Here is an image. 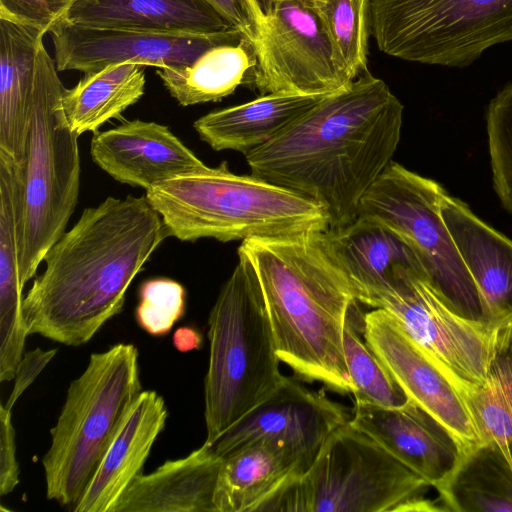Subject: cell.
<instances>
[{
  "mask_svg": "<svg viewBox=\"0 0 512 512\" xmlns=\"http://www.w3.org/2000/svg\"><path fill=\"white\" fill-rule=\"evenodd\" d=\"M186 290L177 281L158 277L144 281L139 288L135 310L137 324L152 336H164L185 314Z\"/></svg>",
  "mask_w": 512,
  "mask_h": 512,
  "instance_id": "33",
  "label": "cell"
},
{
  "mask_svg": "<svg viewBox=\"0 0 512 512\" xmlns=\"http://www.w3.org/2000/svg\"><path fill=\"white\" fill-rule=\"evenodd\" d=\"M350 417L351 411L325 392L286 377L274 393L212 446L223 457L242 445L269 440L294 450L311 465L328 436Z\"/></svg>",
  "mask_w": 512,
  "mask_h": 512,
  "instance_id": "15",
  "label": "cell"
},
{
  "mask_svg": "<svg viewBox=\"0 0 512 512\" xmlns=\"http://www.w3.org/2000/svg\"><path fill=\"white\" fill-rule=\"evenodd\" d=\"M15 430L11 410L0 406V496L10 494L19 483Z\"/></svg>",
  "mask_w": 512,
  "mask_h": 512,
  "instance_id": "35",
  "label": "cell"
},
{
  "mask_svg": "<svg viewBox=\"0 0 512 512\" xmlns=\"http://www.w3.org/2000/svg\"><path fill=\"white\" fill-rule=\"evenodd\" d=\"M372 308L392 314L407 333L469 390L481 385L496 330L452 310L418 270H408Z\"/></svg>",
  "mask_w": 512,
  "mask_h": 512,
  "instance_id": "12",
  "label": "cell"
},
{
  "mask_svg": "<svg viewBox=\"0 0 512 512\" xmlns=\"http://www.w3.org/2000/svg\"><path fill=\"white\" fill-rule=\"evenodd\" d=\"M256 26V64L244 84L260 95H324L353 79L311 0H246Z\"/></svg>",
  "mask_w": 512,
  "mask_h": 512,
  "instance_id": "11",
  "label": "cell"
},
{
  "mask_svg": "<svg viewBox=\"0 0 512 512\" xmlns=\"http://www.w3.org/2000/svg\"><path fill=\"white\" fill-rule=\"evenodd\" d=\"M325 95L275 92L240 105L211 111L194 123L200 139L215 151L243 153L268 143Z\"/></svg>",
  "mask_w": 512,
  "mask_h": 512,
  "instance_id": "24",
  "label": "cell"
},
{
  "mask_svg": "<svg viewBox=\"0 0 512 512\" xmlns=\"http://www.w3.org/2000/svg\"><path fill=\"white\" fill-rule=\"evenodd\" d=\"M256 61L253 45L243 38L214 46L190 64L161 67L156 73L179 105L190 106L234 93Z\"/></svg>",
  "mask_w": 512,
  "mask_h": 512,
  "instance_id": "27",
  "label": "cell"
},
{
  "mask_svg": "<svg viewBox=\"0 0 512 512\" xmlns=\"http://www.w3.org/2000/svg\"><path fill=\"white\" fill-rule=\"evenodd\" d=\"M403 111L367 71L245 154L246 162L253 176L318 203L328 229H338L357 219L362 197L392 161Z\"/></svg>",
  "mask_w": 512,
  "mask_h": 512,
  "instance_id": "1",
  "label": "cell"
},
{
  "mask_svg": "<svg viewBox=\"0 0 512 512\" xmlns=\"http://www.w3.org/2000/svg\"><path fill=\"white\" fill-rule=\"evenodd\" d=\"M44 35L34 27L0 18V151L18 163L25 151Z\"/></svg>",
  "mask_w": 512,
  "mask_h": 512,
  "instance_id": "25",
  "label": "cell"
},
{
  "mask_svg": "<svg viewBox=\"0 0 512 512\" xmlns=\"http://www.w3.org/2000/svg\"><path fill=\"white\" fill-rule=\"evenodd\" d=\"M222 457L204 442L187 456L142 473L126 489L114 512H216Z\"/></svg>",
  "mask_w": 512,
  "mask_h": 512,
  "instance_id": "22",
  "label": "cell"
},
{
  "mask_svg": "<svg viewBox=\"0 0 512 512\" xmlns=\"http://www.w3.org/2000/svg\"><path fill=\"white\" fill-rule=\"evenodd\" d=\"M370 31L389 56L465 67L512 41V0H371Z\"/></svg>",
  "mask_w": 512,
  "mask_h": 512,
  "instance_id": "10",
  "label": "cell"
},
{
  "mask_svg": "<svg viewBox=\"0 0 512 512\" xmlns=\"http://www.w3.org/2000/svg\"><path fill=\"white\" fill-rule=\"evenodd\" d=\"M90 154L94 163L114 180L145 191L206 166L168 126L139 119L96 132Z\"/></svg>",
  "mask_w": 512,
  "mask_h": 512,
  "instance_id": "17",
  "label": "cell"
},
{
  "mask_svg": "<svg viewBox=\"0 0 512 512\" xmlns=\"http://www.w3.org/2000/svg\"><path fill=\"white\" fill-rule=\"evenodd\" d=\"M446 193L437 181L391 161L362 197L358 217L399 236L445 303L462 317L489 327L482 295L441 216Z\"/></svg>",
  "mask_w": 512,
  "mask_h": 512,
  "instance_id": "9",
  "label": "cell"
},
{
  "mask_svg": "<svg viewBox=\"0 0 512 512\" xmlns=\"http://www.w3.org/2000/svg\"><path fill=\"white\" fill-rule=\"evenodd\" d=\"M168 236L145 195L85 208L52 245L23 297L28 335L81 346L122 311L136 275Z\"/></svg>",
  "mask_w": 512,
  "mask_h": 512,
  "instance_id": "2",
  "label": "cell"
},
{
  "mask_svg": "<svg viewBox=\"0 0 512 512\" xmlns=\"http://www.w3.org/2000/svg\"><path fill=\"white\" fill-rule=\"evenodd\" d=\"M141 391L135 345L117 343L90 355L84 371L69 385L42 459L48 500L72 510Z\"/></svg>",
  "mask_w": 512,
  "mask_h": 512,
  "instance_id": "8",
  "label": "cell"
},
{
  "mask_svg": "<svg viewBox=\"0 0 512 512\" xmlns=\"http://www.w3.org/2000/svg\"><path fill=\"white\" fill-rule=\"evenodd\" d=\"M435 489L443 511L512 512V460L493 441L471 444Z\"/></svg>",
  "mask_w": 512,
  "mask_h": 512,
  "instance_id": "26",
  "label": "cell"
},
{
  "mask_svg": "<svg viewBox=\"0 0 512 512\" xmlns=\"http://www.w3.org/2000/svg\"><path fill=\"white\" fill-rule=\"evenodd\" d=\"M363 335L410 400L444 425L462 448L481 441L464 395L470 390L431 357L388 311L363 316Z\"/></svg>",
  "mask_w": 512,
  "mask_h": 512,
  "instance_id": "13",
  "label": "cell"
},
{
  "mask_svg": "<svg viewBox=\"0 0 512 512\" xmlns=\"http://www.w3.org/2000/svg\"><path fill=\"white\" fill-rule=\"evenodd\" d=\"M145 196L168 236L186 242L243 241L329 228L325 209L315 201L252 174L237 175L226 162L159 182Z\"/></svg>",
  "mask_w": 512,
  "mask_h": 512,
  "instance_id": "4",
  "label": "cell"
},
{
  "mask_svg": "<svg viewBox=\"0 0 512 512\" xmlns=\"http://www.w3.org/2000/svg\"><path fill=\"white\" fill-rule=\"evenodd\" d=\"M44 45L38 55L25 151L20 168L19 274L25 285L63 235L80 189L78 135L66 119L65 90Z\"/></svg>",
  "mask_w": 512,
  "mask_h": 512,
  "instance_id": "6",
  "label": "cell"
},
{
  "mask_svg": "<svg viewBox=\"0 0 512 512\" xmlns=\"http://www.w3.org/2000/svg\"><path fill=\"white\" fill-rule=\"evenodd\" d=\"M464 400L481 441L497 443L512 460V321L496 330L486 378Z\"/></svg>",
  "mask_w": 512,
  "mask_h": 512,
  "instance_id": "29",
  "label": "cell"
},
{
  "mask_svg": "<svg viewBox=\"0 0 512 512\" xmlns=\"http://www.w3.org/2000/svg\"><path fill=\"white\" fill-rule=\"evenodd\" d=\"M141 65L121 63L84 73L72 88H65L62 106L71 129L78 135L98 132L107 121L118 118L145 92Z\"/></svg>",
  "mask_w": 512,
  "mask_h": 512,
  "instance_id": "28",
  "label": "cell"
},
{
  "mask_svg": "<svg viewBox=\"0 0 512 512\" xmlns=\"http://www.w3.org/2000/svg\"><path fill=\"white\" fill-rule=\"evenodd\" d=\"M49 33L57 70L83 73L121 63L157 68L187 65L214 46L245 38L237 29L207 35L160 34L88 27L65 18Z\"/></svg>",
  "mask_w": 512,
  "mask_h": 512,
  "instance_id": "14",
  "label": "cell"
},
{
  "mask_svg": "<svg viewBox=\"0 0 512 512\" xmlns=\"http://www.w3.org/2000/svg\"><path fill=\"white\" fill-rule=\"evenodd\" d=\"M441 216L484 300L489 327L512 321V240L446 193Z\"/></svg>",
  "mask_w": 512,
  "mask_h": 512,
  "instance_id": "19",
  "label": "cell"
},
{
  "mask_svg": "<svg viewBox=\"0 0 512 512\" xmlns=\"http://www.w3.org/2000/svg\"><path fill=\"white\" fill-rule=\"evenodd\" d=\"M77 0H0V18L34 27L44 34L62 19Z\"/></svg>",
  "mask_w": 512,
  "mask_h": 512,
  "instance_id": "34",
  "label": "cell"
},
{
  "mask_svg": "<svg viewBox=\"0 0 512 512\" xmlns=\"http://www.w3.org/2000/svg\"><path fill=\"white\" fill-rule=\"evenodd\" d=\"M326 237L358 303L373 307L408 270L425 275L412 249L381 224L357 217L344 227L326 230Z\"/></svg>",
  "mask_w": 512,
  "mask_h": 512,
  "instance_id": "20",
  "label": "cell"
},
{
  "mask_svg": "<svg viewBox=\"0 0 512 512\" xmlns=\"http://www.w3.org/2000/svg\"><path fill=\"white\" fill-rule=\"evenodd\" d=\"M65 19L88 27L160 34L237 29L206 0H77Z\"/></svg>",
  "mask_w": 512,
  "mask_h": 512,
  "instance_id": "21",
  "label": "cell"
},
{
  "mask_svg": "<svg viewBox=\"0 0 512 512\" xmlns=\"http://www.w3.org/2000/svg\"><path fill=\"white\" fill-rule=\"evenodd\" d=\"M350 423L434 488L461 455L456 437L412 400L393 408L354 403Z\"/></svg>",
  "mask_w": 512,
  "mask_h": 512,
  "instance_id": "16",
  "label": "cell"
},
{
  "mask_svg": "<svg viewBox=\"0 0 512 512\" xmlns=\"http://www.w3.org/2000/svg\"><path fill=\"white\" fill-rule=\"evenodd\" d=\"M238 257L258 280L280 361L301 380L352 395L343 332L356 298L326 230L246 239Z\"/></svg>",
  "mask_w": 512,
  "mask_h": 512,
  "instance_id": "3",
  "label": "cell"
},
{
  "mask_svg": "<svg viewBox=\"0 0 512 512\" xmlns=\"http://www.w3.org/2000/svg\"><path fill=\"white\" fill-rule=\"evenodd\" d=\"M208 339L205 442L213 445L286 378L280 372L281 361L260 285L241 257L210 311Z\"/></svg>",
  "mask_w": 512,
  "mask_h": 512,
  "instance_id": "5",
  "label": "cell"
},
{
  "mask_svg": "<svg viewBox=\"0 0 512 512\" xmlns=\"http://www.w3.org/2000/svg\"><path fill=\"white\" fill-rule=\"evenodd\" d=\"M354 301L348 311L343 346L353 383L354 403L400 407L410 400L363 335V316Z\"/></svg>",
  "mask_w": 512,
  "mask_h": 512,
  "instance_id": "31",
  "label": "cell"
},
{
  "mask_svg": "<svg viewBox=\"0 0 512 512\" xmlns=\"http://www.w3.org/2000/svg\"><path fill=\"white\" fill-rule=\"evenodd\" d=\"M311 1L351 78L367 72L371 0Z\"/></svg>",
  "mask_w": 512,
  "mask_h": 512,
  "instance_id": "32",
  "label": "cell"
},
{
  "mask_svg": "<svg viewBox=\"0 0 512 512\" xmlns=\"http://www.w3.org/2000/svg\"><path fill=\"white\" fill-rule=\"evenodd\" d=\"M253 45L256 26L246 0H206Z\"/></svg>",
  "mask_w": 512,
  "mask_h": 512,
  "instance_id": "37",
  "label": "cell"
},
{
  "mask_svg": "<svg viewBox=\"0 0 512 512\" xmlns=\"http://www.w3.org/2000/svg\"><path fill=\"white\" fill-rule=\"evenodd\" d=\"M19 220V163L0 151V323L7 327H15L24 320Z\"/></svg>",
  "mask_w": 512,
  "mask_h": 512,
  "instance_id": "30",
  "label": "cell"
},
{
  "mask_svg": "<svg viewBox=\"0 0 512 512\" xmlns=\"http://www.w3.org/2000/svg\"><path fill=\"white\" fill-rule=\"evenodd\" d=\"M56 353L55 348L50 350L36 348L24 353L17 366L11 394L4 405L8 410H12L18 398L34 382Z\"/></svg>",
  "mask_w": 512,
  "mask_h": 512,
  "instance_id": "36",
  "label": "cell"
},
{
  "mask_svg": "<svg viewBox=\"0 0 512 512\" xmlns=\"http://www.w3.org/2000/svg\"><path fill=\"white\" fill-rule=\"evenodd\" d=\"M310 463L274 441L242 445L222 457L214 503L216 512H256L257 508Z\"/></svg>",
  "mask_w": 512,
  "mask_h": 512,
  "instance_id": "23",
  "label": "cell"
},
{
  "mask_svg": "<svg viewBox=\"0 0 512 512\" xmlns=\"http://www.w3.org/2000/svg\"><path fill=\"white\" fill-rule=\"evenodd\" d=\"M431 487L350 420L325 440L314 461L256 512L443 511Z\"/></svg>",
  "mask_w": 512,
  "mask_h": 512,
  "instance_id": "7",
  "label": "cell"
},
{
  "mask_svg": "<svg viewBox=\"0 0 512 512\" xmlns=\"http://www.w3.org/2000/svg\"><path fill=\"white\" fill-rule=\"evenodd\" d=\"M167 418L163 397L154 390H142L125 412L100 464L72 511L114 512L126 489L143 473Z\"/></svg>",
  "mask_w": 512,
  "mask_h": 512,
  "instance_id": "18",
  "label": "cell"
}]
</instances>
